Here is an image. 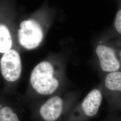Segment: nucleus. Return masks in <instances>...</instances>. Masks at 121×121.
Wrapping results in <instances>:
<instances>
[{
    "mask_svg": "<svg viewBox=\"0 0 121 121\" xmlns=\"http://www.w3.org/2000/svg\"><path fill=\"white\" fill-rule=\"evenodd\" d=\"M54 70L49 62L43 61L37 65L32 71L30 84L35 91L42 95H50L56 90L59 82L53 77Z\"/></svg>",
    "mask_w": 121,
    "mask_h": 121,
    "instance_id": "obj_1",
    "label": "nucleus"
},
{
    "mask_svg": "<svg viewBox=\"0 0 121 121\" xmlns=\"http://www.w3.org/2000/svg\"><path fill=\"white\" fill-rule=\"evenodd\" d=\"M104 96L116 112L121 108V70L105 73L101 83Z\"/></svg>",
    "mask_w": 121,
    "mask_h": 121,
    "instance_id": "obj_2",
    "label": "nucleus"
},
{
    "mask_svg": "<svg viewBox=\"0 0 121 121\" xmlns=\"http://www.w3.org/2000/svg\"><path fill=\"white\" fill-rule=\"evenodd\" d=\"M43 30L41 26L33 20L24 21L20 24L18 30L19 43L28 49L36 48L42 40Z\"/></svg>",
    "mask_w": 121,
    "mask_h": 121,
    "instance_id": "obj_3",
    "label": "nucleus"
},
{
    "mask_svg": "<svg viewBox=\"0 0 121 121\" xmlns=\"http://www.w3.org/2000/svg\"><path fill=\"white\" fill-rule=\"evenodd\" d=\"M100 69L105 73L121 70V64L116 48L99 43L95 49Z\"/></svg>",
    "mask_w": 121,
    "mask_h": 121,
    "instance_id": "obj_4",
    "label": "nucleus"
},
{
    "mask_svg": "<svg viewBox=\"0 0 121 121\" xmlns=\"http://www.w3.org/2000/svg\"><path fill=\"white\" fill-rule=\"evenodd\" d=\"M0 66L1 74L5 80L14 82L19 78L22 72L21 58L16 51L10 49L2 56Z\"/></svg>",
    "mask_w": 121,
    "mask_h": 121,
    "instance_id": "obj_5",
    "label": "nucleus"
},
{
    "mask_svg": "<svg viewBox=\"0 0 121 121\" xmlns=\"http://www.w3.org/2000/svg\"><path fill=\"white\" fill-rule=\"evenodd\" d=\"M103 96L101 84L92 89L87 94L80 106L83 117L90 118L96 116L99 111Z\"/></svg>",
    "mask_w": 121,
    "mask_h": 121,
    "instance_id": "obj_6",
    "label": "nucleus"
},
{
    "mask_svg": "<svg viewBox=\"0 0 121 121\" xmlns=\"http://www.w3.org/2000/svg\"><path fill=\"white\" fill-rule=\"evenodd\" d=\"M63 104V101L60 97L54 96L41 107L40 114L45 121H56L62 112Z\"/></svg>",
    "mask_w": 121,
    "mask_h": 121,
    "instance_id": "obj_7",
    "label": "nucleus"
},
{
    "mask_svg": "<svg viewBox=\"0 0 121 121\" xmlns=\"http://www.w3.org/2000/svg\"><path fill=\"white\" fill-rule=\"evenodd\" d=\"M12 40L9 29L6 26L0 24V52L5 53L10 50Z\"/></svg>",
    "mask_w": 121,
    "mask_h": 121,
    "instance_id": "obj_8",
    "label": "nucleus"
},
{
    "mask_svg": "<svg viewBox=\"0 0 121 121\" xmlns=\"http://www.w3.org/2000/svg\"><path fill=\"white\" fill-rule=\"evenodd\" d=\"M0 121H19L17 115L11 108L4 107L0 109Z\"/></svg>",
    "mask_w": 121,
    "mask_h": 121,
    "instance_id": "obj_9",
    "label": "nucleus"
},
{
    "mask_svg": "<svg viewBox=\"0 0 121 121\" xmlns=\"http://www.w3.org/2000/svg\"><path fill=\"white\" fill-rule=\"evenodd\" d=\"M114 26L117 32L121 35V9L116 14L114 20Z\"/></svg>",
    "mask_w": 121,
    "mask_h": 121,
    "instance_id": "obj_10",
    "label": "nucleus"
},
{
    "mask_svg": "<svg viewBox=\"0 0 121 121\" xmlns=\"http://www.w3.org/2000/svg\"><path fill=\"white\" fill-rule=\"evenodd\" d=\"M116 50H117V54L118 56V58L120 60L121 64V43L117 44L116 45Z\"/></svg>",
    "mask_w": 121,
    "mask_h": 121,
    "instance_id": "obj_11",
    "label": "nucleus"
},
{
    "mask_svg": "<svg viewBox=\"0 0 121 121\" xmlns=\"http://www.w3.org/2000/svg\"><path fill=\"white\" fill-rule=\"evenodd\" d=\"M108 121H121V119L118 117H115L114 118H112L111 120H109Z\"/></svg>",
    "mask_w": 121,
    "mask_h": 121,
    "instance_id": "obj_12",
    "label": "nucleus"
},
{
    "mask_svg": "<svg viewBox=\"0 0 121 121\" xmlns=\"http://www.w3.org/2000/svg\"><path fill=\"white\" fill-rule=\"evenodd\" d=\"M117 113H118V117H120L121 118V108L117 112Z\"/></svg>",
    "mask_w": 121,
    "mask_h": 121,
    "instance_id": "obj_13",
    "label": "nucleus"
},
{
    "mask_svg": "<svg viewBox=\"0 0 121 121\" xmlns=\"http://www.w3.org/2000/svg\"><path fill=\"white\" fill-rule=\"evenodd\" d=\"M119 118H120V117H119ZM120 119H121V118H120Z\"/></svg>",
    "mask_w": 121,
    "mask_h": 121,
    "instance_id": "obj_14",
    "label": "nucleus"
}]
</instances>
